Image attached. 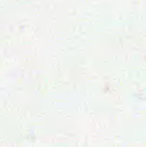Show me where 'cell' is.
I'll return each instance as SVG.
<instances>
[]
</instances>
